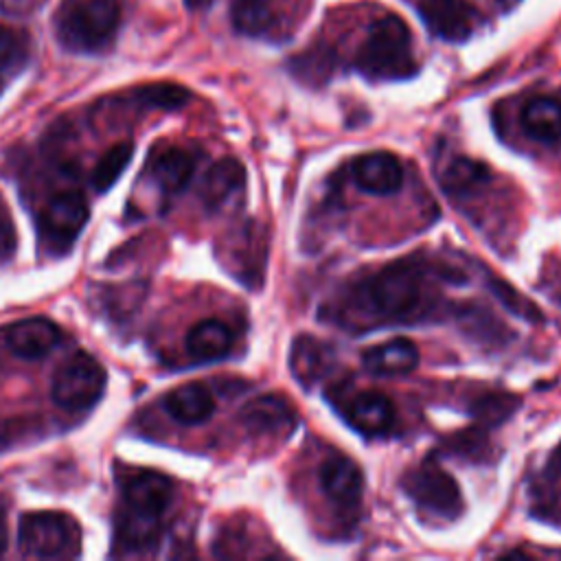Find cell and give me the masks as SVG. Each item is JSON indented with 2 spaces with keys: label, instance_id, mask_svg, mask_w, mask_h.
Segmentation results:
<instances>
[{
  "label": "cell",
  "instance_id": "27",
  "mask_svg": "<svg viewBox=\"0 0 561 561\" xmlns=\"http://www.w3.org/2000/svg\"><path fill=\"white\" fill-rule=\"evenodd\" d=\"M15 245H18L15 224L4 197L0 195V261L11 259V254L15 252Z\"/></svg>",
  "mask_w": 561,
  "mask_h": 561
},
{
  "label": "cell",
  "instance_id": "5",
  "mask_svg": "<svg viewBox=\"0 0 561 561\" xmlns=\"http://www.w3.org/2000/svg\"><path fill=\"white\" fill-rule=\"evenodd\" d=\"M18 543L31 557H66L79 546V526L66 513H28L20 519Z\"/></svg>",
  "mask_w": 561,
  "mask_h": 561
},
{
  "label": "cell",
  "instance_id": "18",
  "mask_svg": "<svg viewBox=\"0 0 561 561\" xmlns=\"http://www.w3.org/2000/svg\"><path fill=\"white\" fill-rule=\"evenodd\" d=\"M519 123L530 138L557 142L561 138V101L552 96H533L524 103Z\"/></svg>",
  "mask_w": 561,
  "mask_h": 561
},
{
  "label": "cell",
  "instance_id": "13",
  "mask_svg": "<svg viewBox=\"0 0 561 561\" xmlns=\"http://www.w3.org/2000/svg\"><path fill=\"white\" fill-rule=\"evenodd\" d=\"M322 493L337 506H355L362 497V471L348 456H329L318 471Z\"/></svg>",
  "mask_w": 561,
  "mask_h": 561
},
{
  "label": "cell",
  "instance_id": "8",
  "mask_svg": "<svg viewBox=\"0 0 561 561\" xmlns=\"http://www.w3.org/2000/svg\"><path fill=\"white\" fill-rule=\"evenodd\" d=\"M125 506L138 515L158 519L173 500V484L156 471H134L123 478Z\"/></svg>",
  "mask_w": 561,
  "mask_h": 561
},
{
  "label": "cell",
  "instance_id": "14",
  "mask_svg": "<svg viewBox=\"0 0 561 561\" xmlns=\"http://www.w3.org/2000/svg\"><path fill=\"white\" fill-rule=\"evenodd\" d=\"M241 423L254 434H287L296 425L291 405L278 394H263L252 399L239 414Z\"/></svg>",
  "mask_w": 561,
  "mask_h": 561
},
{
  "label": "cell",
  "instance_id": "9",
  "mask_svg": "<svg viewBox=\"0 0 561 561\" xmlns=\"http://www.w3.org/2000/svg\"><path fill=\"white\" fill-rule=\"evenodd\" d=\"M419 15L445 42H465L473 31V11L467 0H421Z\"/></svg>",
  "mask_w": 561,
  "mask_h": 561
},
{
  "label": "cell",
  "instance_id": "20",
  "mask_svg": "<svg viewBox=\"0 0 561 561\" xmlns=\"http://www.w3.org/2000/svg\"><path fill=\"white\" fill-rule=\"evenodd\" d=\"M486 180V167L467 156H449L438 164V182L451 195H469Z\"/></svg>",
  "mask_w": 561,
  "mask_h": 561
},
{
  "label": "cell",
  "instance_id": "25",
  "mask_svg": "<svg viewBox=\"0 0 561 561\" xmlns=\"http://www.w3.org/2000/svg\"><path fill=\"white\" fill-rule=\"evenodd\" d=\"M188 90L175 83H151L138 90V99L145 105L151 107H162V110H175L182 107L188 101Z\"/></svg>",
  "mask_w": 561,
  "mask_h": 561
},
{
  "label": "cell",
  "instance_id": "11",
  "mask_svg": "<svg viewBox=\"0 0 561 561\" xmlns=\"http://www.w3.org/2000/svg\"><path fill=\"white\" fill-rule=\"evenodd\" d=\"M61 340V331L46 318H28L7 329V348L20 359H39L48 355Z\"/></svg>",
  "mask_w": 561,
  "mask_h": 561
},
{
  "label": "cell",
  "instance_id": "10",
  "mask_svg": "<svg viewBox=\"0 0 561 561\" xmlns=\"http://www.w3.org/2000/svg\"><path fill=\"white\" fill-rule=\"evenodd\" d=\"M353 180L366 193L390 195L403 184V167L390 151H370L353 162Z\"/></svg>",
  "mask_w": 561,
  "mask_h": 561
},
{
  "label": "cell",
  "instance_id": "28",
  "mask_svg": "<svg viewBox=\"0 0 561 561\" xmlns=\"http://www.w3.org/2000/svg\"><path fill=\"white\" fill-rule=\"evenodd\" d=\"M191 9H206L213 0H184Z\"/></svg>",
  "mask_w": 561,
  "mask_h": 561
},
{
  "label": "cell",
  "instance_id": "3",
  "mask_svg": "<svg viewBox=\"0 0 561 561\" xmlns=\"http://www.w3.org/2000/svg\"><path fill=\"white\" fill-rule=\"evenodd\" d=\"M118 22L121 7L116 0H83L64 13L57 35L70 50L94 53L112 42Z\"/></svg>",
  "mask_w": 561,
  "mask_h": 561
},
{
  "label": "cell",
  "instance_id": "19",
  "mask_svg": "<svg viewBox=\"0 0 561 561\" xmlns=\"http://www.w3.org/2000/svg\"><path fill=\"white\" fill-rule=\"evenodd\" d=\"M232 346V331L226 322L208 318L199 320L186 333V351L199 362H213L224 357Z\"/></svg>",
  "mask_w": 561,
  "mask_h": 561
},
{
  "label": "cell",
  "instance_id": "29",
  "mask_svg": "<svg viewBox=\"0 0 561 561\" xmlns=\"http://www.w3.org/2000/svg\"><path fill=\"white\" fill-rule=\"evenodd\" d=\"M4 548H7V526H4V522L0 519V554L4 552Z\"/></svg>",
  "mask_w": 561,
  "mask_h": 561
},
{
  "label": "cell",
  "instance_id": "2",
  "mask_svg": "<svg viewBox=\"0 0 561 561\" xmlns=\"http://www.w3.org/2000/svg\"><path fill=\"white\" fill-rule=\"evenodd\" d=\"M359 300L377 318L410 320L425 302L421 274L410 263L386 265L362 285Z\"/></svg>",
  "mask_w": 561,
  "mask_h": 561
},
{
  "label": "cell",
  "instance_id": "23",
  "mask_svg": "<svg viewBox=\"0 0 561 561\" xmlns=\"http://www.w3.org/2000/svg\"><path fill=\"white\" fill-rule=\"evenodd\" d=\"M131 153H134V145L127 142V140L112 145L101 156V160L96 162V167L92 171V186L101 193L107 191L118 180V175L127 169V164L131 160Z\"/></svg>",
  "mask_w": 561,
  "mask_h": 561
},
{
  "label": "cell",
  "instance_id": "16",
  "mask_svg": "<svg viewBox=\"0 0 561 561\" xmlns=\"http://www.w3.org/2000/svg\"><path fill=\"white\" fill-rule=\"evenodd\" d=\"M362 362L375 375H405L419 366V348L408 337H394L366 348Z\"/></svg>",
  "mask_w": 561,
  "mask_h": 561
},
{
  "label": "cell",
  "instance_id": "21",
  "mask_svg": "<svg viewBox=\"0 0 561 561\" xmlns=\"http://www.w3.org/2000/svg\"><path fill=\"white\" fill-rule=\"evenodd\" d=\"M195 160L182 147L164 149L153 162V180L164 193H180L193 178Z\"/></svg>",
  "mask_w": 561,
  "mask_h": 561
},
{
  "label": "cell",
  "instance_id": "12",
  "mask_svg": "<svg viewBox=\"0 0 561 561\" xmlns=\"http://www.w3.org/2000/svg\"><path fill=\"white\" fill-rule=\"evenodd\" d=\"M344 416L364 436H383L394 425V405L386 394L366 390L346 401Z\"/></svg>",
  "mask_w": 561,
  "mask_h": 561
},
{
  "label": "cell",
  "instance_id": "24",
  "mask_svg": "<svg viewBox=\"0 0 561 561\" xmlns=\"http://www.w3.org/2000/svg\"><path fill=\"white\" fill-rule=\"evenodd\" d=\"M322 344H318L316 340L311 337H300L296 344H294V353H291V368L296 373V377L302 381V383H311L318 375H320V366H316V359L322 357Z\"/></svg>",
  "mask_w": 561,
  "mask_h": 561
},
{
  "label": "cell",
  "instance_id": "6",
  "mask_svg": "<svg viewBox=\"0 0 561 561\" xmlns=\"http://www.w3.org/2000/svg\"><path fill=\"white\" fill-rule=\"evenodd\" d=\"M105 390L103 366L85 353L68 357L55 373L50 383L53 401L64 410H88L92 408Z\"/></svg>",
  "mask_w": 561,
  "mask_h": 561
},
{
  "label": "cell",
  "instance_id": "4",
  "mask_svg": "<svg viewBox=\"0 0 561 561\" xmlns=\"http://www.w3.org/2000/svg\"><path fill=\"white\" fill-rule=\"evenodd\" d=\"M403 489L416 508L436 519H456L462 513L458 482L434 460H425L403 478Z\"/></svg>",
  "mask_w": 561,
  "mask_h": 561
},
{
  "label": "cell",
  "instance_id": "22",
  "mask_svg": "<svg viewBox=\"0 0 561 561\" xmlns=\"http://www.w3.org/2000/svg\"><path fill=\"white\" fill-rule=\"evenodd\" d=\"M230 18L234 28L250 37L265 35L274 24L270 0H234Z\"/></svg>",
  "mask_w": 561,
  "mask_h": 561
},
{
  "label": "cell",
  "instance_id": "26",
  "mask_svg": "<svg viewBox=\"0 0 561 561\" xmlns=\"http://www.w3.org/2000/svg\"><path fill=\"white\" fill-rule=\"evenodd\" d=\"M28 55V39L24 33L0 24V68H15Z\"/></svg>",
  "mask_w": 561,
  "mask_h": 561
},
{
  "label": "cell",
  "instance_id": "1",
  "mask_svg": "<svg viewBox=\"0 0 561 561\" xmlns=\"http://www.w3.org/2000/svg\"><path fill=\"white\" fill-rule=\"evenodd\" d=\"M355 66L366 79L373 81L412 77L416 72V61L405 22L399 15H383L377 20L357 50Z\"/></svg>",
  "mask_w": 561,
  "mask_h": 561
},
{
  "label": "cell",
  "instance_id": "7",
  "mask_svg": "<svg viewBox=\"0 0 561 561\" xmlns=\"http://www.w3.org/2000/svg\"><path fill=\"white\" fill-rule=\"evenodd\" d=\"M88 204L81 193L64 191L46 202L39 213V234L53 250L68 248L88 221Z\"/></svg>",
  "mask_w": 561,
  "mask_h": 561
},
{
  "label": "cell",
  "instance_id": "15",
  "mask_svg": "<svg viewBox=\"0 0 561 561\" xmlns=\"http://www.w3.org/2000/svg\"><path fill=\"white\" fill-rule=\"evenodd\" d=\"M243 186H245V171L241 162L232 158H224L206 171L199 188L202 202L208 210H221L237 195H241Z\"/></svg>",
  "mask_w": 561,
  "mask_h": 561
},
{
  "label": "cell",
  "instance_id": "17",
  "mask_svg": "<svg viewBox=\"0 0 561 561\" xmlns=\"http://www.w3.org/2000/svg\"><path fill=\"white\" fill-rule=\"evenodd\" d=\"M167 414L182 425H199L215 412V397L204 383H184L164 399Z\"/></svg>",
  "mask_w": 561,
  "mask_h": 561
}]
</instances>
